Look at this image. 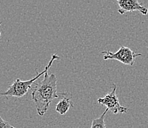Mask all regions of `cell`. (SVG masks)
Returning <instances> with one entry per match:
<instances>
[{
  "label": "cell",
  "instance_id": "cell-1",
  "mask_svg": "<svg viewBox=\"0 0 148 128\" xmlns=\"http://www.w3.org/2000/svg\"><path fill=\"white\" fill-rule=\"evenodd\" d=\"M62 93H58L57 77L54 73L44 74V79L35 84L32 89V99L36 104V110L40 116L47 113L51 102L60 99Z\"/></svg>",
  "mask_w": 148,
  "mask_h": 128
},
{
  "label": "cell",
  "instance_id": "cell-2",
  "mask_svg": "<svg viewBox=\"0 0 148 128\" xmlns=\"http://www.w3.org/2000/svg\"><path fill=\"white\" fill-rule=\"evenodd\" d=\"M56 59H60V57L56 53H55V54L52 55L50 61L48 63L47 65L46 66L45 69L40 73L36 74V76L35 77L32 78L29 80L22 81L19 79H16L12 83V84L9 86L8 90H5V91L0 90V98H2V97H7V98L8 97H16V98H20V97H22L26 95L27 93L28 90L31 89L33 83L38 79H39L42 75H44L46 73L49 71L51 65L52 64L53 62Z\"/></svg>",
  "mask_w": 148,
  "mask_h": 128
},
{
  "label": "cell",
  "instance_id": "cell-3",
  "mask_svg": "<svg viewBox=\"0 0 148 128\" xmlns=\"http://www.w3.org/2000/svg\"><path fill=\"white\" fill-rule=\"evenodd\" d=\"M102 54L104 56V60L114 59L126 65H134L136 58L142 56L141 53H136L129 48L125 46H122L115 53L110 51H103Z\"/></svg>",
  "mask_w": 148,
  "mask_h": 128
},
{
  "label": "cell",
  "instance_id": "cell-4",
  "mask_svg": "<svg viewBox=\"0 0 148 128\" xmlns=\"http://www.w3.org/2000/svg\"><path fill=\"white\" fill-rule=\"evenodd\" d=\"M116 85L113 84V89L111 92L106 95L103 98H99L97 100V103L101 105L106 106L108 110L111 111L114 114L125 113L128 111V109L125 107L121 106L119 104V99L116 95Z\"/></svg>",
  "mask_w": 148,
  "mask_h": 128
},
{
  "label": "cell",
  "instance_id": "cell-5",
  "mask_svg": "<svg viewBox=\"0 0 148 128\" xmlns=\"http://www.w3.org/2000/svg\"><path fill=\"white\" fill-rule=\"evenodd\" d=\"M117 3L119 5L118 12L121 15L133 11H138L143 15L148 13V9L137 0H118Z\"/></svg>",
  "mask_w": 148,
  "mask_h": 128
},
{
  "label": "cell",
  "instance_id": "cell-6",
  "mask_svg": "<svg viewBox=\"0 0 148 128\" xmlns=\"http://www.w3.org/2000/svg\"><path fill=\"white\" fill-rule=\"evenodd\" d=\"M72 95L67 93H63L60 98L58 103L56 104V110L60 115H65L70 107H74V104L71 101Z\"/></svg>",
  "mask_w": 148,
  "mask_h": 128
},
{
  "label": "cell",
  "instance_id": "cell-7",
  "mask_svg": "<svg viewBox=\"0 0 148 128\" xmlns=\"http://www.w3.org/2000/svg\"><path fill=\"white\" fill-rule=\"evenodd\" d=\"M108 111V110L106 109L104 113L99 118L93 119L92 122H91V128H106V123H105V116H106Z\"/></svg>",
  "mask_w": 148,
  "mask_h": 128
},
{
  "label": "cell",
  "instance_id": "cell-8",
  "mask_svg": "<svg viewBox=\"0 0 148 128\" xmlns=\"http://www.w3.org/2000/svg\"><path fill=\"white\" fill-rule=\"evenodd\" d=\"M0 128H16L12 126L8 122H5V120L0 116Z\"/></svg>",
  "mask_w": 148,
  "mask_h": 128
},
{
  "label": "cell",
  "instance_id": "cell-9",
  "mask_svg": "<svg viewBox=\"0 0 148 128\" xmlns=\"http://www.w3.org/2000/svg\"><path fill=\"white\" fill-rule=\"evenodd\" d=\"M1 24H2V22H0V27H1ZM0 36H1V32H0Z\"/></svg>",
  "mask_w": 148,
  "mask_h": 128
}]
</instances>
